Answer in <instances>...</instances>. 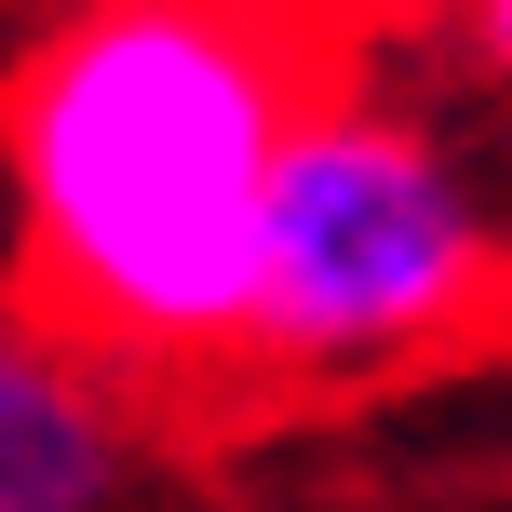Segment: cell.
<instances>
[{"label": "cell", "mask_w": 512, "mask_h": 512, "mask_svg": "<svg viewBox=\"0 0 512 512\" xmlns=\"http://www.w3.org/2000/svg\"><path fill=\"white\" fill-rule=\"evenodd\" d=\"M310 95L297 0H68L0 81L27 310L108 378L243 364L270 176Z\"/></svg>", "instance_id": "cell-1"}, {"label": "cell", "mask_w": 512, "mask_h": 512, "mask_svg": "<svg viewBox=\"0 0 512 512\" xmlns=\"http://www.w3.org/2000/svg\"><path fill=\"white\" fill-rule=\"evenodd\" d=\"M499 310V230L459 149L418 108L324 81L270 176V256H256V378H391L459 351Z\"/></svg>", "instance_id": "cell-2"}, {"label": "cell", "mask_w": 512, "mask_h": 512, "mask_svg": "<svg viewBox=\"0 0 512 512\" xmlns=\"http://www.w3.org/2000/svg\"><path fill=\"white\" fill-rule=\"evenodd\" d=\"M122 499V405L68 337L0 324V512H108Z\"/></svg>", "instance_id": "cell-3"}, {"label": "cell", "mask_w": 512, "mask_h": 512, "mask_svg": "<svg viewBox=\"0 0 512 512\" xmlns=\"http://www.w3.org/2000/svg\"><path fill=\"white\" fill-rule=\"evenodd\" d=\"M459 54H472V68L512 95V0H459Z\"/></svg>", "instance_id": "cell-4"}]
</instances>
